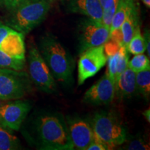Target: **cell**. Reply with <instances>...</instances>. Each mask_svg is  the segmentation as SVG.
<instances>
[{
  "label": "cell",
  "mask_w": 150,
  "mask_h": 150,
  "mask_svg": "<svg viewBox=\"0 0 150 150\" xmlns=\"http://www.w3.org/2000/svg\"><path fill=\"white\" fill-rule=\"evenodd\" d=\"M31 108L29 101L16 99L5 103L0 107V125L7 129L18 131Z\"/></svg>",
  "instance_id": "9c48e42d"
},
{
  "label": "cell",
  "mask_w": 150,
  "mask_h": 150,
  "mask_svg": "<svg viewBox=\"0 0 150 150\" xmlns=\"http://www.w3.org/2000/svg\"><path fill=\"white\" fill-rule=\"evenodd\" d=\"M6 102V101H4V100H2V99H0V107H1L3 104H4Z\"/></svg>",
  "instance_id": "4dcf8cb0"
},
{
  "label": "cell",
  "mask_w": 150,
  "mask_h": 150,
  "mask_svg": "<svg viewBox=\"0 0 150 150\" xmlns=\"http://www.w3.org/2000/svg\"><path fill=\"white\" fill-rule=\"evenodd\" d=\"M67 127L74 149L86 150L95 139L91 124L79 116L67 117Z\"/></svg>",
  "instance_id": "8fae6325"
},
{
  "label": "cell",
  "mask_w": 150,
  "mask_h": 150,
  "mask_svg": "<svg viewBox=\"0 0 150 150\" xmlns=\"http://www.w3.org/2000/svg\"><path fill=\"white\" fill-rule=\"evenodd\" d=\"M95 139L104 144L108 149L122 145L127 140V133L120 120L111 112H97L91 124Z\"/></svg>",
  "instance_id": "277c9868"
},
{
  "label": "cell",
  "mask_w": 150,
  "mask_h": 150,
  "mask_svg": "<svg viewBox=\"0 0 150 150\" xmlns=\"http://www.w3.org/2000/svg\"><path fill=\"white\" fill-rule=\"evenodd\" d=\"M20 147V140L0 125V150L19 149Z\"/></svg>",
  "instance_id": "e0dca14e"
},
{
  "label": "cell",
  "mask_w": 150,
  "mask_h": 150,
  "mask_svg": "<svg viewBox=\"0 0 150 150\" xmlns=\"http://www.w3.org/2000/svg\"><path fill=\"white\" fill-rule=\"evenodd\" d=\"M136 4L134 0H121L112 18L110 27V32L113 30L120 29L122 24Z\"/></svg>",
  "instance_id": "9a60e30c"
},
{
  "label": "cell",
  "mask_w": 150,
  "mask_h": 150,
  "mask_svg": "<svg viewBox=\"0 0 150 150\" xmlns=\"http://www.w3.org/2000/svg\"><path fill=\"white\" fill-rule=\"evenodd\" d=\"M12 29V28L8 27V25L0 22V45H1V43L5 40V38Z\"/></svg>",
  "instance_id": "d4e9b609"
},
{
  "label": "cell",
  "mask_w": 150,
  "mask_h": 150,
  "mask_svg": "<svg viewBox=\"0 0 150 150\" xmlns=\"http://www.w3.org/2000/svg\"><path fill=\"white\" fill-rule=\"evenodd\" d=\"M115 95L119 98L131 97L136 93V72L127 67L115 82Z\"/></svg>",
  "instance_id": "4fadbf2b"
},
{
  "label": "cell",
  "mask_w": 150,
  "mask_h": 150,
  "mask_svg": "<svg viewBox=\"0 0 150 150\" xmlns=\"http://www.w3.org/2000/svg\"><path fill=\"white\" fill-rule=\"evenodd\" d=\"M110 29L102 22L86 18L79 26L81 52L88 49L104 45L109 40Z\"/></svg>",
  "instance_id": "52a82bcc"
},
{
  "label": "cell",
  "mask_w": 150,
  "mask_h": 150,
  "mask_svg": "<svg viewBox=\"0 0 150 150\" xmlns=\"http://www.w3.org/2000/svg\"><path fill=\"white\" fill-rule=\"evenodd\" d=\"M108 147L102 142L97 139H94L93 142L88 145L86 150H108Z\"/></svg>",
  "instance_id": "484cf974"
},
{
  "label": "cell",
  "mask_w": 150,
  "mask_h": 150,
  "mask_svg": "<svg viewBox=\"0 0 150 150\" xmlns=\"http://www.w3.org/2000/svg\"><path fill=\"white\" fill-rule=\"evenodd\" d=\"M108 1H110V0H99V1H100L101 5H102V7L104 6L105 4H106V2H108Z\"/></svg>",
  "instance_id": "f546056e"
},
{
  "label": "cell",
  "mask_w": 150,
  "mask_h": 150,
  "mask_svg": "<svg viewBox=\"0 0 150 150\" xmlns=\"http://www.w3.org/2000/svg\"><path fill=\"white\" fill-rule=\"evenodd\" d=\"M54 0H26L10 11L6 25L27 34L45 20Z\"/></svg>",
  "instance_id": "3957f363"
},
{
  "label": "cell",
  "mask_w": 150,
  "mask_h": 150,
  "mask_svg": "<svg viewBox=\"0 0 150 150\" xmlns=\"http://www.w3.org/2000/svg\"><path fill=\"white\" fill-rule=\"evenodd\" d=\"M126 49L128 53L134 55L143 54L146 51L145 38L142 35L140 26L137 27L132 38L129 41Z\"/></svg>",
  "instance_id": "ac0fdd59"
},
{
  "label": "cell",
  "mask_w": 150,
  "mask_h": 150,
  "mask_svg": "<svg viewBox=\"0 0 150 150\" xmlns=\"http://www.w3.org/2000/svg\"><path fill=\"white\" fill-rule=\"evenodd\" d=\"M25 66V61L16 59L0 50V68L22 70Z\"/></svg>",
  "instance_id": "d6986e66"
},
{
  "label": "cell",
  "mask_w": 150,
  "mask_h": 150,
  "mask_svg": "<svg viewBox=\"0 0 150 150\" xmlns=\"http://www.w3.org/2000/svg\"><path fill=\"white\" fill-rule=\"evenodd\" d=\"M38 50L54 79L63 83L72 80L74 61L70 52L55 37L46 33L41 37Z\"/></svg>",
  "instance_id": "6da1fadb"
},
{
  "label": "cell",
  "mask_w": 150,
  "mask_h": 150,
  "mask_svg": "<svg viewBox=\"0 0 150 150\" xmlns=\"http://www.w3.org/2000/svg\"><path fill=\"white\" fill-rule=\"evenodd\" d=\"M138 26H139V14H138V8L136 4L120 27L123 37L124 47L127 48V45L132 38Z\"/></svg>",
  "instance_id": "5bb4252c"
},
{
  "label": "cell",
  "mask_w": 150,
  "mask_h": 150,
  "mask_svg": "<svg viewBox=\"0 0 150 150\" xmlns=\"http://www.w3.org/2000/svg\"><path fill=\"white\" fill-rule=\"evenodd\" d=\"M115 96V83L105 73L97 83L86 92L83 101L86 104L93 106H102L111 103Z\"/></svg>",
  "instance_id": "30bf717a"
},
{
  "label": "cell",
  "mask_w": 150,
  "mask_h": 150,
  "mask_svg": "<svg viewBox=\"0 0 150 150\" xmlns=\"http://www.w3.org/2000/svg\"><path fill=\"white\" fill-rule=\"evenodd\" d=\"M121 47V45L117 42H114L111 40H108L104 45V53L106 54V57H109L110 56L114 55V54L117 53L119 51Z\"/></svg>",
  "instance_id": "603a6c76"
},
{
  "label": "cell",
  "mask_w": 150,
  "mask_h": 150,
  "mask_svg": "<svg viewBox=\"0 0 150 150\" xmlns=\"http://www.w3.org/2000/svg\"><path fill=\"white\" fill-rule=\"evenodd\" d=\"M81 53L78 61L79 86L82 85L88 79L95 76L107 62L104 45L88 49Z\"/></svg>",
  "instance_id": "ba28073f"
},
{
  "label": "cell",
  "mask_w": 150,
  "mask_h": 150,
  "mask_svg": "<svg viewBox=\"0 0 150 150\" xmlns=\"http://www.w3.org/2000/svg\"><path fill=\"white\" fill-rule=\"evenodd\" d=\"M125 149H149V146L147 144V142L142 138H136V139L131 140L127 144V146H125Z\"/></svg>",
  "instance_id": "7402d4cb"
},
{
  "label": "cell",
  "mask_w": 150,
  "mask_h": 150,
  "mask_svg": "<svg viewBox=\"0 0 150 150\" xmlns=\"http://www.w3.org/2000/svg\"><path fill=\"white\" fill-rule=\"evenodd\" d=\"M68 8L71 12L102 23V7L99 0H69Z\"/></svg>",
  "instance_id": "7c38bea8"
},
{
  "label": "cell",
  "mask_w": 150,
  "mask_h": 150,
  "mask_svg": "<svg viewBox=\"0 0 150 150\" xmlns=\"http://www.w3.org/2000/svg\"><path fill=\"white\" fill-rule=\"evenodd\" d=\"M29 75L22 70L0 68V99L16 100L23 97L31 90Z\"/></svg>",
  "instance_id": "5b68a950"
},
{
  "label": "cell",
  "mask_w": 150,
  "mask_h": 150,
  "mask_svg": "<svg viewBox=\"0 0 150 150\" xmlns=\"http://www.w3.org/2000/svg\"><path fill=\"white\" fill-rule=\"evenodd\" d=\"M142 114H143L144 117H145V119L148 121V122H150V110L149 109L146 110L145 111L143 112V113Z\"/></svg>",
  "instance_id": "83f0119b"
},
{
  "label": "cell",
  "mask_w": 150,
  "mask_h": 150,
  "mask_svg": "<svg viewBox=\"0 0 150 150\" xmlns=\"http://www.w3.org/2000/svg\"><path fill=\"white\" fill-rule=\"evenodd\" d=\"M140 1L143 3V4L145 5L147 8H150V0H140Z\"/></svg>",
  "instance_id": "f1b7e54d"
},
{
  "label": "cell",
  "mask_w": 150,
  "mask_h": 150,
  "mask_svg": "<svg viewBox=\"0 0 150 150\" xmlns=\"http://www.w3.org/2000/svg\"><path fill=\"white\" fill-rule=\"evenodd\" d=\"M25 1L26 0H0V6L11 11Z\"/></svg>",
  "instance_id": "cb8c5ba5"
},
{
  "label": "cell",
  "mask_w": 150,
  "mask_h": 150,
  "mask_svg": "<svg viewBox=\"0 0 150 150\" xmlns=\"http://www.w3.org/2000/svg\"><path fill=\"white\" fill-rule=\"evenodd\" d=\"M29 76L32 83L44 93L51 94L56 91V83L50 69L34 44L29 47L28 54Z\"/></svg>",
  "instance_id": "8992f818"
},
{
  "label": "cell",
  "mask_w": 150,
  "mask_h": 150,
  "mask_svg": "<svg viewBox=\"0 0 150 150\" xmlns=\"http://www.w3.org/2000/svg\"><path fill=\"white\" fill-rule=\"evenodd\" d=\"M127 67L130 68L135 72L150 69L149 58L144 54L134 55L131 61L128 62Z\"/></svg>",
  "instance_id": "44dd1931"
},
{
  "label": "cell",
  "mask_w": 150,
  "mask_h": 150,
  "mask_svg": "<svg viewBox=\"0 0 150 150\" xmlns=\"http://www.w3.org/2000/svg\"><path fill=\"white\" fill-rule=\"evenodd\" d=\"M144 38H145V45H146V50L147 52L148 57L149 58L150 56V40H149V31H146L145 35H144Z\"/></svg>",
  "instance_id": "4316f807"
},
{
  "label": "cell",
  "mask_w": 150,
  "mask_h": 150,
  "mask_svg": "<svg viewBox=\"0 0 150 150\" xmlns=\"http://www.w3.org/2000/svg\"><path fill=\"white\" fill-rule=\"evenodd\" d=\"M35 120V130L42 149H74L67 125L59 115L43 114Z\"/></svg>",
  "instance_id": "7a4b0ae2"
},
{
  "label": "cell",
  "mask_w": 150,
  "mask_h": 150,
  "mask_svg": "<svg viewBox=\"0 0 150 150\" xmlns=\"http://www.w3.org/2000/svg\"><path fill=\"white\" fill-rule=\"evenodd\" d=\"M120 1L121 0H110L102 7V23L109 29Z\"/></svg>",
  "instance_id": "ffe728a7"
},
{
  "label": "cell",
  "mask_w": 150,
  "mask_h": 150,
  "mask_svg": "<svg viewBox=\"0 0 150 150\" xmlns=\"http://www.w3.org/2000/svg\"><path fill=\"white\" fill-rule=\"evenodd\" d=\"M136 89L146 99L150 95V69L136 72Z\"/></svg>",
  "instance_id": "2e32d148"
}]
</instances>
